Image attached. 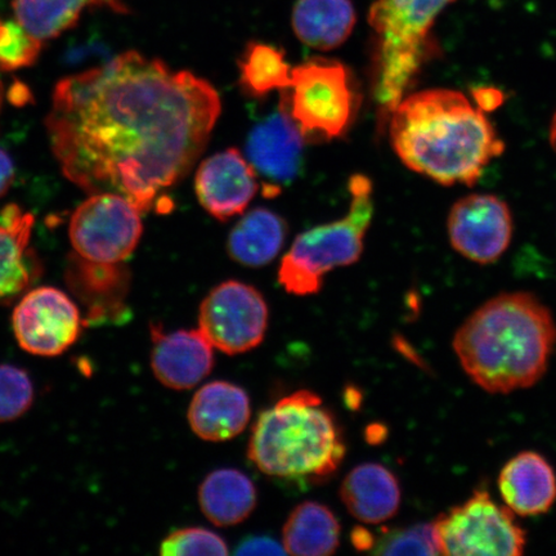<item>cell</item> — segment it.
<instances>
[{
    "mask_svg": "<svg viewBox=\"0 0 556 556\" xmlns=\"http://www.w3.org/2000/svg\"><path fill=\"white\" fill-rule=\"evenodd\" d=\"M219 114L206 80L129 51L60 81L47 128L70 180L143 213L191 169Z\"/></svg>",
    "mask_w": 556,
    "mask_h": 556,
    "instance_id": "6da1fadb",
    "label": "cell"
},
{
    "mask_svg": "<svg viewBox=\"0 0 556 556\" xmlns=\"http://www.w3.org/2000/svg\"><path fill=\"white\" fill-rule=\"evenodd\" d=\"M391 138L407 168L452 186H472L505 144L481 109L457 90L403 97L392 111Z\"/></svg>",
    "mask_w": 556,
    "mask_h": 556,
    "instance_id": "7a4b0ae2",
    "label": "cell"
},
{
    "mask_svg": "<svg viewBox=\"0 0 556 556\" xmlns=\"http://www.w3.org/2000/svg\"><path fill=\"white\" fill-rule=\"evenodd\" d=\"M555 345L556 324L551 309L523 291L485 302L454 338L464 371L493 394L536 384L547 370Z\"/></svg>",
    "mask_w": 556,
    "mask_h": 556,
    "instance_id": "3957f363",
    "label": "cell"
},
{
    "mask_svg": "<svg viewBox=\"0 0 556 556\" xmlns=\"http://www.w3.org/2000/svg\"><path fill=\"white\" fill-rule=\"evenodd\" d=\"M345 451L336 417L316 393L301 391L260 415L248 456L268 477L317 483L339 469Z\"/></svg>",
    "mask_w": 556,
    "mask_h": 556,
    "instance_id": "277c9868",
    "label": "cell"
},
{
    "mask_svg": "<svg viewBox=\"0 0 556 556\" xmlns=\"http://www.w3.org/2000/svg\"><path fill=\"white\" fill-rule=\"evenodd\" d=\"M455 0H377L368 24L377 39L375 99L382 115L397 108L432 51L430 33Z\"/></svg>",
    "mask_w": 556,
    "mask_h": 556,
    "instance_id": "5b68a950",
    "label": "cell"
},
{
    "mask_svg": "<svg viewBox=\"0 0 556 556\" xmlns=\"http://www.w3.org/2000/svg\"><path fill=\"white\" fill-rule=\"evenodd\" d=\"M350 212L343 219L299 235L283 256L278 281L288 293L307 296L323 288L324 276L359 260L374 214L372 185L365 176L351 178Z\"/></svg>",
    "mask_w": 556,
    "mask_h": 556,
    "instance_id": "8992f818",
    "label": "cell"
},
{
    "mask_svg": "<svg viewBox=\"0 0 556 556\" xmlns=\"http://www.w3.org/2000/svg\"><path fill=\"white\" fill-rule=\"evenodd\" d=\"M438 548L443 555L518 556L527 534L509 507L493 502L485 489L476 490L462 505L433 521Z\"/></svg>",
    "mask_w": 556,
    "mask_h": 556,
    "instance_id": "52a82bcc",
    "label": "cell"
},
{
    "mask_svg": "<svg viewBox=\"0 0 556 556\" xmlns=\"http://www.w3.org/2000/svg\"><path fill=\"white\" fill-rule=\"evenodd\" d=\"M289 113L303 136H342L351 123L354 94L348 68L338 61L311 59L291 72Z\"/></svg>",
    "mask_w": 556,
    "mask_h": 556,
    "instance_id": "ba28073f",
    "label": "cell"
},
{
    "mask_svg": "<svg viewBox=\"0 0 556 556\" xmlns=\"http://www.w3.org/2000/svg\"><path fill=\"white\" fill-rule=\"evenodd\" d=\"M142 235L141 211L117 193H96L70 222V240L88 263L115 266L135 252Z\"/></svg>",
    "mask_w": 556,
    "mask_h": 556,
    "instance_id": "9c48e42d",
    "label": "cell"
},
{
    "mask_svg": "<svg viewBox=\"0 0 556 556\" xmlns=\"http://www.w3.org/2000/svg\"><path fill=\"white\" fill-rule=\"evenodd\" d=\"M266 299L250 285L226 281L200 305L199 330L213 348L236 356L261 345L268 328Z\"/></svg>",
    "mask_w": 556,
    "mask_h": 556,
    "instance_id": "30bf717a",
    "label": "cell"
},
{
    "mask_svg": "<svg viewBox=\"0 0 556 556\" xmlns=\"http://www.w3.org/2000/svg\"><path fill=\"white\" fill-rule=\"evenodd\" d=\"M12 328L25 352L55 357L78 340L83 319L78 305L64 291L45 287L21 299L13 311Z\"/></svg>",
    "mask_w": 556,
    "mask_h": 556,
    "instance_id": "8fae6325",
    "label": "cell"
},
{
    "mask_svg": "<svg viewBox=\"0 0 556 556\" xmlns=\"http://www.w3.org/2000/svg\"><path fill=\"white\" fill-rule=\"evenodd\" d=\"M447 226L451 245L479 264L498 261L510 245V208L493 194H470L458 200L451 208Z\"/></svg>",
    "mask_w": 556,
    "mask_h": 556,
    "instance_id": "7c38bea8",
    "label": "cell"
},
{
    "mask_svg": "<svg viewBox=\"0 0 556 556\" xmlns=\"http://www.w3.org/2000/svg\"><path fill=\"white\" fill-rule=\"evenodd\" d=\"M194 190L201 206L219 220L241 214L260 190L252 164L236 149L205 160L197 173Z\"/></svg>",
    "mask_w": 556,
    "mask_h": 556,
    "instance_id": "4fadbf2b",
    "label": "cell"
},
{
    "mask_svg": "<svg viewBox=\"0 0 556 556\" xmlns=\"http://www.w3.org/2000/svg\"><path fill=\"white\" fill-rule=\"evenodd\" d=\"M304 136L289 113L285 97L280 109L250 131L247 154L254 170L270 182V189L293 180L302 165Z\"/></svg>",
    "mask_w": 556,
    "mask_h": 556,
    "instance_id": "5bb4252c",
    "label": "cell"
},
{
    "mask_svg": "<svg viewBox=\"0 0 556 556\" xmlns=\"http://www.w3.org/2000/svg\"><path fill=\"white\" fill-rule=\"evenodd\" d=\"M151 339V368L164 387L189 391L212 372L213 345L199 329L166 333L155 325Z\"/></svg>",
    "mask_w": 556,
    "mask_h": 556,
    "instance_id": "9a60e30c",
    "label": "cell"
},
{
    "mask_svg": "<svg viewBox=\"0 0 556 556\" xmlns=\"http://www.w3.org/2000/svg\"><path fill=\"white\" fill-rule=\"evenodd\" d=\"M252 415L249 395L228 381H213L193 395L189 414L192 432L207 442L232 440L245 430Z\"/></svg>",
    "mask_w": 556,
    "mask_h": 556,
    "instance_id": "2e32d148",
    "label": "cell"
},
{
    "mask_svg": "<svg viewBox=\"0 0 556 556\" xmlns=\"http://www.w3.org/2000/svg\"><path fill=\"white\" fill-rule=\"evenodd\" d=\"M498 490L514 514L542 516L556 502V475L551 463L538 452H520L500 472Z\"/></svg>",
    "mask_w": 556,
    "mask_h": 556,
    "instance_id": "e0dca14e",
    "label": "cell"
},
{
    "mask_svg": "<svg viewBox=\"0 0 556 556\" xmlns=\"http://www.w3.org/2000/svg\"><path fill=\"white\" fill-rule=\"evenodd\" d=\"M340 497L351 516L365 525H380L399 513L402 492L391 470L367 463L358 465L344 478Z\"/></svg>",
    "mask_w": 556,
    "mask_h": 556,
    "instance_id": "ac0fdd59",
    "label": "cell"
},
{
    "mask_svg": "<svg viewBox=\"0 0 556 556\" xmlns=\"http://www.w3.org/2000/svg\"><path fill=\"white\" fill-rule=\"evenodd\" d=\"M356 20L351 0H298L291 25L303 45L326 52L345 43Z\"/></svg>",
    "mask_w": 556,
    "mask_h": 556,
    "instance_id": "d6986e66",
    "label": "cell"
},
{
    "mask_svg": "<svg viewBox=\"0 0 556 556\" xmlns=\"http://www.w3.org/2000/svg\"><path fill=\"white\" fill-rule=\"evenodd\" d=\"M12 9L17 23L41 43L72 29L88 9L130 12L128 0H13Z\"/></svg>",
    "mask_w": 556,
    "mask_h": 556,
    "instance_id": "ffe728a7",
    "label": "cell"
},
{
    "mask_svg": "<svg viewBox=\"0 0 556 556\" xmlns=\"http://www.w3.org/2000/svg\"><path fill=\"white\" fill-rule=\"evenodd\" d=\"M258 493L252 479L236 469L211 472L199 489L204 516L218 527H233L247 520L256 507Z\"/></svg>",
    "mask_w": 556,
    "mask_h": 556,
    "instance_id": "44dd1931",
    "label": "cell"
},
{
    "mask_svg": "<svg viewBox=\"0 0 556 556\" xmlns=\"http://www.w3.org/2000/svg\"><path fill=\"white\" fill-rule=\"evenodd\" d=\"M287 233V224L280 215L267 208H254L229 233L228 254L245 267L267 266L280 253Z\"/></svg>",
    "mask_w": 556,
    "mask_h": 556,
    "instance_id": "7402d4cb",
    "label": "cell"
},
{
    "mask_svg": "<svg viewBox=\"0 0 556 556\" xmlns=\"http://www.w3.org/2000/svg\"><path fill=\"white\" fill-rule=\"evenodd\" d=\"M34 217L17 205H7L0 212V301L29 287L31 268L27 248Z\"/></svg>",
    "mask_w": 556,
    "mask_h": 556,
    "instance_id": "603a6c76",
    "label": "cell"
},
{
    "mask_svg": "<svg viewBox=\"0 0 556 556\" xmlns=\"http://www.w3.org/2000/svg\"><path fill=\"white\" fill-rule=\"evenodd\" d=\"M340 523L328 506L316 502L298 505L283 526L282 545L291 555L326 556L338 551Z\"/></svg>",
    "mask_w": 556,
    "mask_h": 556,
    "instance_id": "cb8c5ba5",
    "label": "cell"
},
{
    "mask_svg": "<svg viewBox=\"0 0 556 556\" xmlns=\"http://www.w3.org/2000/svg\"><path fill=\"white\" fill-rule=\"evenodd\" d=\"M241 85L247 92L264 96L274 90L288 89L291 72L283 52L264 43H250L240 60Z\"/></svg>",
    "mask_w": 556,
    "mask_h": 556,
    "instance_id": "d4e9b609",
    "label": "cell"
},
{
    "mask_svg": "<svg viewBox=\"0 0 556 556\" xmlns=\"http://www.w3.org/2000/svg\"><path fill=\"white\" fill-rule=\"evenodd\" d=\"M375 555H438L433 523L384 530L375 540Z\"/></svg>",
    "mask_w": 556,
    "mask_h": 556,
    "instance_id": "484cf974",
    "label": "cell"
},
{
    "mask_svg": "<svg viewBox=\"0 0 556 556\" xmlns=\"http://www.w3.org/2000/svg\"><path fill=\"white\" fill-rule=\"evenodd\" d=\"M41 46L16 20L0 17V70L13 72L33 65Z\"/></svg>",
    "mask_w": 556,
    "mask_h": 556,
    "instance_id": "4316f807",
    "label": "cell"
},
{
    "mask_svg": "<svg viewBox=\"0 0 556 556\" xmlns=\"http://www.w3.org/2000/svg\"><path fill=\"white\" fill-rule=\"evenodd\" d=\"M34 401L33 381L23 368L0 365V422L20 419Z\"/></svg>",
    "mask_w": 556,
    "mask_h": 556,
    "instance_id": "83f0119b",
    "label": "cell"
},
{
    "mask_svg": "<svg viewBox=\"0 0 556 556\" xmlns=\"http://www.w3.org/2000/svg\"><path fill=\"white\" fill-rule=\"evenodd\" d=\"M164 556L227 555L228 546L219 534L206 528L189 527L174 531L160 545Z\"/></svg>",
    "mask_w": 556,
    "mask_h": 556,
    "instance_id": "f1b7e54d",
    "label": "cell"
},
{
    "mask_svg": "<svg viewBox=\"0 0 556 556\" xmlns=\"http://www.w3.org/2000/svg\"><path fill=\"white\" fill-rule=\"evenodd\" d=\"M235 554L238 555H285L288 554L280 542L268 536H249L243 539Z\"/></svg>",
    "mask_w": 556,
    "mask_h": 556,
    "instance_id": "f546056e",
    "label": "cell"
},
{
    "mask_svg": "<svg viewBox=\"0 0 556 556\" xmlns=\"http://www.w3.org/2000/svg\"><path fill=\"white\" fill-rule=\"evenodd\" d=\"M13 177H15V169H13L12 160L0 149V197L9 191Z\"/></svg>",
    "mask_w": 556,
    "mask_h": 556,
    "instance_id": "4dcf8cb0",
    "label": "cell"
},
{
    "mask_svg": "<svg viewBox=\"0 0 556 556\" xmlns=\"http://www.w3.org/2000/svg\"><path fill=\"white\" fill-rule=\"evenodd\" d=\"M375 540L371 531H368L365 527H356L352 531L351 541L352 545L358 552H371L375 545Z\"/></svg>",
    "mask_w": 556,
    "mask_h": 556,
    "instance_id": "1f68e13d",
    "label": "cell"
},
{
    "mask_svg": "<svg viewBox=\"0 0 556 556\" xmlns=\"http://www.w3.org/2000/svg\"><path fill=\"white\" fill-rule=\"evenodd\" d=\"M551 142H552L554 150L556 151V114L554 116V119L552 123V128H551Z\"/></svg>",
    "mask_w": 556,
    "mask_h": 556,
    "instance_id": "d6a6232c",
    "label": "cell"
}]
</instances>
